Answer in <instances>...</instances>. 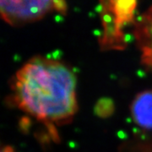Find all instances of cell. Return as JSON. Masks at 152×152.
Returning a JSON list of instances; mask_svg holds the SVG:
<instances>
[{"instance_id": "obj_1", "label": "cell", "mask_w": 152, "mask_h": 152, "mask_svg": "<svg viewBox=\"0 0 152 152\" xmlns=\"http://www.w3.org/2000/svg\"><path fill=\"white\" fill-rule=\"evenodd\" d=\"M11 89L17 107L47 125L67 124L78 110L75 75L56 60L32 58L17 71Z\"/></svg>"}, {"instance_id": "obj_2", "label": "cell", "mask_w": 152, "mask_h": 152, "mask_svg": "<svg viewBox=\"0 0 152 152\" xmlns=\"http://www.w3.org/2000/svg\"><path fill=\"white\" fill-rule=\"evenodd\" d=\"M65 0H0L3 20L12 26H20L43 19L48 14H64Z\"/></svg>"}, {"instance_id": "obj_3", "label": "cell", "mask_w": 152, "mask_h": 152, "mask_svg": "<svg viewBox=\"0 0 152 152\" xmlns=\"http://www.w3.org/2000/svg\"><path fill=\"white\" fill-rule=\"evenodd\" d=\"M131 115L136 124L152 129V91H145L136 96L131 104Z\"/></svg>"}, {"instance_id": "obj_4", "label": "cell", "mask_w": 152, "mask_h": 152, "mask_svg": "<svg viewBox=\"0 0 152 152\" xmlns=\"http://www.w3.org/2000/svg\"><path fill=\"white\" fill-rule=\"evenodd\" d=\"M134 37L139 48L152 46V5L135 20Z\"/></svg>"}, {"instance_id": "obj_5", "label": "cell", "mask_w": 152, "mask_h": 152, "mask_svg": "<svg viewBox=\"0 0 152 152\" xmlns=\"http://www.w3.org/2000/svg\"><path fill=\"white\" fill-rule=\"evenodd\" d=\"M141 52L142 64L152 71V46L140 48Z\"/></svg>"}, {"instance_id": "obj_6", "label": "cell", "mask_w": 152, "mask_h": 152, "mask_svg": "<svg viewBox=\"0 0 152 152\" xmlns=\"http://www.w3.org/2000/svg\"><path fill=\"white\" fill-rule=\"evenodd\" d=\"M1 152H15V150L13 147L10 146V145H6V146L2 148Z\"/></svg>"}]
</instances>
